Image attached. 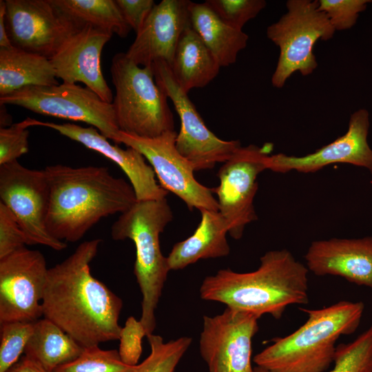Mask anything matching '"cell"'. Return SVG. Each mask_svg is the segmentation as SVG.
<instances>
[{
  "instance_id": "22",
  "label": "cell",
  "mask_w": 372,
  "mask_h": 372,
  "mask_svg": "<svg viewBox=\"0 0 372 372\" xmlns=\"http://www.w3.org/2000/svg\"><path fill=\"white\" fill-rule=\"evenodd\" d=\"M189 10L192 28L220 67L236 63L238 54L247 46L249 36L223 21L205 2L191 1Z\"/></svg>"
},
{
  "instance_id": "26",
  "label": "cell",
  "mask_w": 372,
  "mask_h": 372,
  "mask_svg": "<svg viewBox=\"0 0 372 372\" xmlns=\"http://www.w3.org/2000/svg\"><path fill=\"white\" fill-rule=\"evenodd\" d=\"M61 12L79 25L126 37L131 28L115 0H51Z\"/></svg>"
},
{
  "instance_id": "1",
  "label": "cell",
  "mask_w": 372,
  "mask_h": 372,
  "mask_svg": "<svg viewBox=\"0 0 372 372\" xmlns=\"http://www.w3.org/2000/svg\"><path fill=\"white\" fill-rule=\"evenodd\" d=\"M101 242L84 241L49 268L41 302L43 316L83 348L118 340L122 328V300L90 271Z\"/></svg>"
},
{
  "instance_id": "21",
  "label": "cell",
  "mask_w": 372,
  "mask_h": 372,
  "mask_svg": "<svg viewBox=\"0 0 372 372\" xmlns=\"http://www.w3.org/2000/svg\"><path fill=\"white\" fill-rule=\"evenodd\" d=\"M201 219L194 232L176 243L167 258L170 270H179L209 258L225 257L230 253L227 240L228 228L218 211L200 210Z\"/></svg>"
},
{
  "instance_id": "5",
  "label": "cell",
  "mask_w": 372,
  "mask_h": 372,
  "mask_svg": "<svg viewBox=\"0 0 372 372\" xmlns=\"http://www.w3.org/2000/svg\"><path fill=\"white\" fill-rule=\"evenodd\" d=\"M172 219L166 198L136 200L111 227L112 239H130L135 245L134 273L142 294L140 321L147 335L155 329V311L170 271L161 249L160 234Z\"/></svg>"
},
{
  "instance_id": "12",
  "label": "cell",
  "mask_w": 372,
  "mask_h": 372,
  "mask_svg": "<svg viewBox=\"0 0 372 372\" xmlns=\"http://www.w3.org/2000/svg\"><path fill=\"white\" fill-rule=\"evenodd\" d=\"M177 133L167 131L154 138H144L120 131L117 144L123 143L140 152L147 160L160 186L180 198L189 210L218 211L213 189L200 184L194 170L176 147Z\"/></svg>"
},
{
  "instance_id": "2",
  "label": "cell",
  "mask_w": 372,
  "mask_h": 372,
  "mask_svg": "<svg viewBox=\"0 0 372 372\" xmlns=\"http://www.w3.org/2000/svg\"><path fill=\"white\" fill-rule=\"evenodd\" d=\"M44 169L50 190L46 227L57 240L77 242L102 218L122 214L137 200L131 184L106 167L57 164Z\"/></svg>"
},
{
  "instance_id": "34",
  "label": "cell",
  "mask_w": 372,
  "mask_h": 372,
  "mask_svg": "<svg viewBox=\"0 0 372 372\" xmlns=\"http://www.w3.org/2000/svg\"><path fill=\"white\" fill-rule=\"evenodd\" d=\"M147 335L141 322L130 316L119 335L118 354L123 362L136 366L143 352V338Z\"/></svg>"
},
{
  "instance_id": "32",
  "label": "cell",
  "mask_w": 372,
  "mask_h": 372,
  "mask_svg": "<svg viewBox=\"0 0 372 372\" xmlns=\"http://www.w3.org/2000/svg\"><path fill=\"white\" fill-rule=\"evenodd\" d=\"M318 8L336 31L346 30L356 23L371 0H318Z\"/></svg>"
},
{
  "instance_id": "33",
  "label": "cell",
  "mask_w": 372,
  "mask_h": 372,
  "mask_svg": "<svg viewBox=\"0 0 372 372\" xmlns=\"http://www.w3.org/2000/svg\"><path fill=\"white\" fill-rule=\"evenodd\" d=\"M23 121L0 128V165L28 153L29 131Z\"/></svg>"
},
{
  "instance_id": "27",
  "label": "cell",
  "mask_w": 372,
  "mask_h": 372,
  "mask_svg": "<svg viewBox=\"0 0 372 372\" xmlns=\"http://www.w3.org/2000/svg\"><path fill=\"white\" fill-rule=\"evenodd\" d=\"M149 355L137 365L136 372H175L177 365L192 342V338L182 336L165 342L159 335H147Z\"/></svg>"
},
{
  "instance_id": "25",
  "label": "cell",
  "mask_w": 372,
  "mask_h": 372,
  "mask_svg": "<svg viewBox=\"0 0 372 372\" xmlns=\"http://www.w3.org/2000/svg\"><path fill=\"white\" fill-rule=\"evenodd\" d=\"M83 349L60 327L43 318L35 321L24 355L47 371H54L57 368L75 360Z\"/></svg>"
},
{
  "instance_id": "3",
  "label": "cell",
  "mask_w": 372,
  "mask_h": 372,
  "mask_svg": "<svg viewBox=\"0 0 372 372\" xmlns=\"http://www.w3.org/2000/svg\"><path fill=\"white\" fill-rule=\"evenodd\" d=\"M309 269L287 249L267 251L253 271L218 270L207 276L200 287L203 300L254 313L280 319L291 304L309 302Z\"/></svg>"
},
{
  "instance_id": "39",
  "label": "cell",
  "mask_w": 372,
  "mask_h": 372,
  "mask_svg": "<svg viewBox=\"0 0 372 372\" xmlns=\"http://www.w3.org/2000/svg\"><path fill=\"white\" fill-rule=\"evenodd\" d=\"M254 372H269V371L262 367L256 366L254 368Z\"/></svg>"
},
{
  "instance_id": "13",
  "label": "cell",
  "mask_w": 372,
  "mask_h": 372,
  "mask_svg": "<svg viewBox=\"0 0 372 372\" xmlns=\"http://www.w3.org/2000/svg\"><path fill=\"white\" fill-rule=\"evenodd\" d=\"M6 25L14 47L49 59L83 26L51 0H6Z\"/></svg>"
},
{
  "instance_id": "15",
  "label": "cell",
  "mask_w": 372,
  "mask_h": 372,
  "mask_svg": "<svg viewBox=\"0 0 372 372\" xmlns=\"http://www.w3.org/2000/svg\"><path fill=\"white\" fill-rule=\"evenodd\" d=\"M48 271L43 254L25 247L0 259V324L43 316Z\"/></svg>"
},
{
  "instance_id": "16",
  "label": "cell",
  "mask_w": 372,
  "mask_h": 372,
  "mask_svg": "<svg viewBox=\"0 0 372 372\" xmlns=\"http://www.w3.org/2000/svg\"><path fill=\"white\" fill-rule=\"evenodd\" d=\"M369 125V112L359 109L351 115L347 132L342 136L305 156L269 155L267 169L313 173L331 164L347 163L366 168L372 174V149L367 141Z\"/></svg>"
},
{
  "instance_id": "35",
  "label": "cell",
  "mask_w": 372,
  "mask_h": 372,
  "mask_svg": "<svg viewBox=\"0 0 372 372\" xmlns=\"http://www.w3.org/2000/svg\"><path fill=\"white\" fill-rule=\"evenodd\" d=\"M26 245V236L14 216L0 202V259Z\"/></svg>"
},
{
  "instance_id": "31",
  "label": "cell",
  "mask_w": 372,
  "mask_h": 372,
  "mask_svg": "<svg viewBox=\"0 0 372 372\" xmlns=\"http://www.w3.org/2000/svg\"><path fill=\"white\" fill-rule=\"evenodd\" d=\"M205 2L223 21L238 30H242L267 5L265 0H207Z\"/></svg>"
},
{
  "instance_id": "36",
  "label": "cell",
  "mask_w": 372,
  "mask_h": 372,
  "mask_svg": "<svg viewBox=\"0 0 372 372\" xmlns=\"http://www.w3.org/2000/svg\"><path fill=\"white\" fill-rule=\"evenodd\" d=\"M125 20L136 34L156 6L154 0H115Z\"/></svg>"
},
{
  "instance_id": "14",
  "label": "cell",
  "mask_w": 372,
  "mask_h": 372,
  "mask_svg": "<svg viewBox=\"0 0 372 372\" xmlns=\"http://www.w3.org/2000/svg\"><path fill=\"white\" fill-rule=\"evenodd\" d=\"M259 318L229 307L216 316H203L199 349L209 372H254L252 340Z\"/></svg>"
},
{
  "instance_id": "17",
  "label": "cell",
  "mask_w": 372,
  "mask_h": 372,
  "mask_svg": "<svg viewBox=\"0 0 372 372\" xmlns=\"http://www.w3.org/2000/svg\"><path fill=\"white\" fill-rule=\"evenodd\" d=\"M24 121L28 127L43 126L52 129L114 162L127 176L137 200L166 198L168 192L158 184L152 167L137 150L132 147L123 149L112 145L108 138L92 126L84 127L70 123L59 124L31 118Z\"/></svg>"
},
{
  "instance_id": "37",
  "label": "cell",
  "mask_w": 372,
  "mask_h": 372,
  "mask_svg": "<svg viewBox=\"0 0 372 372\" xmlns=\"http://www.w3.org/2000/svg\"><path fill=\"white\" fill-rule=\"evenodd\" d=\"M6 372H54L45 369L39 363L25 355L12 366Z\"/></svg>"
},
{
  "instance_id": "24",
  "label": "cell",
  "mask_w": 372,
  "mask_h": 372,
  "mask_svg": "<svg viewBox=\"0 0 372 372\" xmlns=\"http://www.w3.org/2000/svg\"><path fill=\"white\" fill-rule=\"evenodd\" d=\"M58 84L49 59L15 47L0 48V97L29 86Z\"/></svg>"
},
{
  "instance_id": "23",
  "label": "cell",
  "mask_w": 372,
  "mask_h": 372,
  "mask_svg": "<svg viewBox=\"0 0 372 372\" xmlns=\"http://www.w3.org/2000/svg\"><path fill=\"white\" fill-rule=\"evenodd\" d=\"M220 65L198 34L187 28L183 33L176 49L172 74L183 91L203 87L218 74Z\"/></svg>"
},
{
  "instance_id": "28",
  "label": "cell",
  "mask_w": 372,
  "mask_h": 372,
  "mask_svg": "<svg viewBox=\"0 0 372 372\" xmlns=\"http://www.w3.org/2000/svg\"><path fill=\"white\" fill-rule=\"evenodd\" d=\"M333 364L326 372H372V324L353 342L336 347Z\"/></svg>"
},
{
  "instance_id": "8",
  "label": "cell",
  "mask_w": 372,
  "mask_h": 372,
  "mask_svg": "<svg viewBox=\"0 0 372 372\" xmlns=\"http://www.w3.org/2000/svg\"><path fill=\"white\" fill-rule=\"evenodd\" d=\"M0 104L91 125L117 144L120 130L112 103L104 101L87 87L66 83L29 86L0 97Z\"/></svg>"
},
{
  "instance_id": "19",
  "label": "cell",
  "mask_w": 372,
  "mask_h": 372,
  "mask_svg": "<svg viewBox=\"0 0 372 372\" xmlns=\"http://www.w3.org/2000/svg\"><path fill=\"white\" fill-rule=\"evenodd\" d=\"M189 0H162L156 4L125 52L136 64L151 66L157 61L169 67L178 41L191 26Z\"/></svg>"
},
{
  "instance_id": "29",
  "label": "cell",
  "mask_w": 372,
  "mask_h": 372,
  "mask_svg": "<svg viewBox=\"0 0 372 372\" xmlns=\"http://www.w3.org/2000/svg\"><path fill=\"white\" fill-rule=\"evenodd\" d=\"M137 365L123 362L116 350H103L92 346L84 348L79 358L54 372H136Z\"/></svg>"
},
{
  "instance_id": "6",
  "label": "cell",
  "mask_w": 372,
  "mask_h": 372,
  "mask_svg": "<svg viewBox=\"0 0 372 372\" xmlns=\"http://www.w3.org/2000/svg\"><path fill=\"white\" fill-rule=\"evenodd\" d=\"M112 101L119 130L144 138L174 130L167 96L156 82L152 66L141 67L125 52L112 59Z\"/></svg>"
},
{
  "instance_id": "30",
  "label": "cell",
  "mask_w": 372,
  "mask_h": 372,
  "mask_svg": "<svg viewBox=\"0 0 372 372\" xmlns=\"http://www.w3.org/2000/svg\"><path fill=\"white\" fill-rule=\"evenodd\" d=\"M35 322L1 323L0 372H6L20 358L33 333Z\"/></svg>"
},
{
  "instance_id": "4",
  "label": "cell",
  "mask_w": 372,
  "mask_h": 372,
  "mask_svg": "<svg viewBox=\"0 0 372 372\" xmlns=\"http://www.w3.org/2000/svg\"><path fill=\"white\" fill-rule=\"evenodd\" d=\"M300 310L307 313V321L256 354L253 360L258 366L269 372H326L333 363L338 339L359 327L364 304L342 300Z\"/></svg>"
},
{
  "instance_id": "10",
  "label": "cell",
  "mask_w": 372,
  "mask_h": 372,
  "mask_svg": "<svg viewBox=\"0 0 372 372\" xmlns=\"http://www.w3.org/2000/svg\"><path fill=\"white\" fill-rule=\"evenodd\" d=\"M158 85L169 98L180 118V128L176 147L194 172L210 169L224 163L241 146L238 140L224 141L205 125L194 105L176 83L169 65L157 61L151 65Z\"/></svg>"
},
{
  "instance_id": "11",
  "label": "cell",
  "mask_w": 372,
  "mask_h": 372,
  "mask_svg": "<svg viewBox=\"0 0 372 372\" xmlns=\"http://www.w3.org/2000/svg\"><path fill=\"white\" fill-rule=\"evenodd\" d=\"M272 148L271 143L240 146L218 172L220 183L212 189L218 196V212L234 239H240L245 227L258 219L254 206L257 177L267 169L266 158Z\"/></svg>"
},
{
  "instance_id": "9",
  "label": "cell",
  "mask_w": 372,
  "mask_h": 372,
  "mask_svg": "<svg viewBox=\"0 0 372 372\" xmlns=\"http://www.w3.org/2000/svg\"><path fill=\"white\" fill-rule=\"evenodd\" d=\"M50 198L45 169H29L18 161L0 165V202L14 216L28 245L61 251L67 243L52 237L46 227Z\"/></svg>"
},
{
  "instance_id": "18",
  "label": "cell",
  "mask_w": 372,
  "mask_h": 372,
  "mask_svg": "<svg viewBox=\"0 0 372 372\" xmlns=\"http://www.w3.org/2000/svg\"><path fill=\"white\" fill-rule=\"evenodd\" d=\"M112 35L90 25H84L50 59L57 79L66 83H83L104 101L112 103L114 96L102 72L101 56Z\"/></svg>"
},
{
  "instance_id": "20",
  "label": "cell",
  "mask_w": 372,
  "mask_h": 372,
  "mask_svg": "<svg viewBox=\"0 0 372 372\" xmlns=\"http://www.w3.org/2000/svg\"><path fill=\"white\" fill-rule=\"evenodd\" d=\"M318 276H340L372 289V236L313 241L304 256Z\"/></svg>"
},
{
  "instance_id": "38",
  "label": "cell",
  "mask_w": 372,
  "mask_h": 372,
  "mask_svg": "<svg viewBox=\"0 0 372 372\" xmlns=\"http://www.w3.org/2000/svg\"><path fill=\"white\" fill-rule=\"evenodd\" d=\"M6 1H0V48L12 49L14 48L7 32L6 25Z\"/></svg>"
},
{
  "instance_id": "7",
  "label": "cell",
  "mask_w": 372,
  "mask_h": 372,
  "mask_svg": "<svg viewBox=\"0 0 372 372\" xmlns=\"http://www.w3.org/2000/svg\"><path fill=\"white\" fill-rule=\"evenodd\" d=\"M286 6L287 12L267 29V38L280 50L271 77L277 88H282L295 72L311 74L318 66L315 43L331 39L335 32L318 0H289Z\"/></svg>"
}]
</instances>
